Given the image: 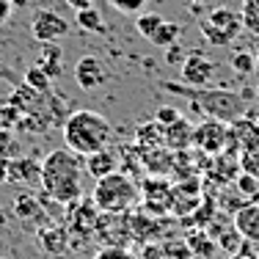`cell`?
I'll return each mask as SVG.
<instances>
[{
    "label": "cell",
    "instance_id": "cell-10",
    "mask_svg": "<svg viewBox=\"0 0 259 259\" xmlns=\"http://www.w3.org/2000/svg\"><path fill=\"white\" fill-rule=\"evenodd\" d=\"M215 75V64L209 58H204L201 53H190L182 64V83L188 85H207L209 77Z\"/></svg>",
    "mask_w": 259,
    "mask_h": 259
},
{
    "label": "cell",
    "instance_id": "cell-18",
    "mask_svg": "<svg viewBox=\"0 0 259 259\" xmlns=\"http://www.w3.org/2000/svg\"><path fill=\"white\" fill-rule=\"evenodd\" d=\"M240 165H243L245 174H251V177H256V180H259V146L240 152Z\"/></svg>",
    "mask_w": 259,
    "mask_h": 259
},
{
    "label": "cell",
    "instance_id": "cell-2",
    "mask_svg": "<svg viewBox=\"0 0 259 259\" xmlns=\"http://www.w3.org/2000/svg\"><path fill=\"white\" fill-rule=\"evenodd\" d=\"M160 89L171 91V94H180L185 100H190L196 108L201 110L209 119H218L224 124H234L237 119L245 116L248 108V97L237 94L229 89H207V85H188V83H171V80H160Z\"/></svg>",
    "mask_w": 259,
    "mask_h": 259
},
{
    "label": "cell",
    "instance_id": "cell-29",
    "mask_svg": "<svg viewBox=\"0 0 259 259\" xmlns=\"http://www.w3.org/2000/svg\"><path fill=\"white\" fill-rule=\"evenodd\" d=\"M66 3H69L75 11H83V9H91V6H94V0H66Z\"/></svg>",
    "mask_w": 259,
    "mask_h": 259
},
{
    "label": "cell",
    "instance_id": "cell-23",
    "mask_svg": "<svg viewBox=\"0 0 259 259\" xmlns=\"http://www.w3.org/2000/svg\"><path fill=\"white\" fill-rule=\"evenodd\" d=\"M28 85H33L36 91H47V85H50V75H45L39 66H33V69H28Z\"/></svg>",
    "mask_w": 259,
    "mask_h": 259
},
{
    "label": "cell",
    "instance_id": "cell-33",
    "mask_svg": "<svg viewBox=\"0 0 259 259\" xmlns=\"http://www.w3.org/2000/svg\"><path fill=\"white\" fill-rule=\"evenodd\" d=\"M256 64H259V55H256Z\"/></svg>",
    "mask_w": 259,
    "mask_h": 259
},
{
    "label": "cell",
    "instance_id": "cell-5",
    "mask_svg": "<svg viewBox=\"0 0 259 259\" xmlns=\"http://www.w3.org/2000/svg\"><path fill=\"white\" fill-rule=\"evenodd\" d=\"M243 17L240 11H232V9H212L204 20L199 22V30L204 36L207 45L212 47H229L240 33H243Z\"/></svg>",
    "mask_w": 259,
    "mask_h": 259
},
{
    "label": "cell",
    "instance_id": "cell-21",
    "mask_svg": "<svg viewBox=\"0 0 259 259\" xmlns=\"http://www.w3.org/2000/svg\"><path fill=\"white\" fill-rule=\"evenodd\" d=\"M254 64H256V58H254V55H248V53H237L232 58V66H234L237 75H248V72H254Z\"/></svg>",
    "mask_w": 259,
    "mask_h": 259
},
{
    "label": "cell",
    "instance_id": "cell-16",
    "mask_svg": "<svg viewBox=\"0 0 259 259\" xmlns=\"http://www.w3.org/2000/svg\"><path fill=\"white\" fill-rule=\"evenodd\" d=\"M240 17H243L245 30L259 36V0H243V6H240Z\"/></svg>",
    "mask_w": 259,
    "mask_h": 259
},
{
    "label": "cell",
    "instance_id": "cell-32",
    "mask_svg": "<svg viewBox=\"0 0 259 259\" xmlns=\"http://www.w3.org/2000/svg\"><path fill=\"white\" fill-rule=\"evenodd\" d=\"M190 3H193V6H199V0H190Z\"/></svg>",
    "mask_w": 259,
    "mask_h": 259
},
{
    "label": "cell",
    "instance_id": "cell-3",
    "mask_svg": "<svg viewBox=\"0 0 259 259\" xmlns=\"http://www.w3.org/2000/svg\"><path fill=\"white\" fill-rule=\"evenodd\" d=\"M110 138H113V124L100 110H75L64 121V141L80 157L108 149Z\"/></svg>",
    "mask_w": 259,
    "mask_h": 259
},
{
    "label": "cell",
    "instance_id": "cell-25",
    "mask_svg": "<svg viewBox=\"0 0 259 259\" xmlns=\"http://www.w3.org/2000/svg\"><path fill=\"white\" fill-rule=\"evenodd\" d=\"M180 116H182V113H177L174 108H160L157 113H155V121H157V124H163V127H165V124H171V121H177Z\"/></svg>",
    "mask_w": 259,
    "mask_h": 259
},
{
    "label": "cell",
    "instance_id": "cell-12",
    "mask_svg": "<svg viewBox=\"0 0 259 259\" xmlns=\"http://www.w3.org/2000/svg\"><path fill=\"white\" fill-rule=\"evenodd\" d=\"M83 168H85V174H91L94 180H102V177L119 171V160H116V152H110V146H108V149H100V152H94V155H85Z\"/></svg>",
    "mask_w": 259,
    "mask_h": 259
},
{
    "label": "cell",
    "instance_id": "cell-19",
    "mask_svg": "<svg viewBox=\"0 0 259 259\" xmlns=\"http://www.w3.org/2000/svg\"><path fill=\"white\" fill-rule=\"evenodd\" d=\"M17 152H20V146H17V141L11 138V133H0V160H14Z\"/></svg>",
    "mask_w": 259,
    "mask_h": 259
},
{
    "label": "cell",
    "instance_id": "cell-17",
    "mask_svg": "<svg viewBox=\"0 0 259 259\" xmlns=\"http://www.w3.org/2000/svg\"><path fill=\"white\" fill-rule=\"evenodd\" d=\"M160 22H163L160 14H141L138 20H135V28H138V33L144 36V39H152V33L160 28Z\"/></svg>",
    "mask_w": 259,
    "mask_h": 259
},
{
    "label": "cell",
    "instance_id": "cell-4",
    "mask_svg": "<svg viewBox=\"0 0 259 259\" xmlns=\"http://www.w3.org/2000/svg\"><path fill=\"white\" fill-rule=\"evenodd\" d=\"M141 190L130 177H124L121 171H113V174L97 180L94 185V207L102 209L105 215H124L135 207Z\"/></svg>",
    "mask_w": 259,
    "mask_h": 259
},
{
    "label": "cell",
    "instance_id": "cell-13",
    "mask_svg": "<svg viewBox=\"0 0 259 259\" xmlns=\"http://www.w3.org/2000/svg\"><path fill=\"white\" fill-rule=\"evenodd\" d=\"M193 130L196 127H190V121L185 119V116H180L177 121H171V124L163 127V138L171 149H185V146L193 144Z\"/></svg>",
    "mask_w": 259,
    "mask_h": 259
},
{
    "label": "cell",
    "instance_id": "cell-9",
    "mask_svg": "<svg viewBox=\"0 0 259 259\" xmlns=\"http://www.w3.org/2000/svg\"><path fill=\"white\" fill-rule=\"evenodd\" d=\"M226 146H237L240 152L259 146V119H254V113H245L243 119L229 124V144Z\"/></svg>",
    "mask_w": 259,
    "mask_h": 259
},
{
    "label": "cell",
    "instance_id": "cell-24",
    "mask_svg": "<svg viewBox=\"0 0 259 259\" xmlns=\"http://www.w3.org/2000/svg\"><path fill=\"white\" fill-rule=\"evenodd\" d=\"M41 61H45V72H47L50 77H58V75H61V66H58V53H55L53 47H50V50H45V58H41Z\"/></svg>",
    "mask_w": 259,
    "mask_h": 259
},
{
    "label": "cell",
    "instance_id": "cell-27",
    "mask_svg": "<svg viewBox=\"0 0 259 259\" xmlns=\"http://www.w3.org/2000/svg\"><path fill=\"white\" fill-rule=\"evenodd\" d=\"M30 209H36L33 199H30V196H20V199H17V215H28Z\"/></svg>",
    "mask_w": 259,
    "mask_h": 259
},
{
    "label": "cell",
    "instance_id": "cell-26",
    "mask_svg": "<svg viewBox=\"0 0 259 259\" xmlns=\"http://www.w3.org/2000/svg\"><path fill=\"white\" fill-rule=\"evenodd\" d=\"M229 259H259V254H256L254 243H243V245H240V248L229 256Z\"/></svg>",
    "mask_w": 259,
    "mask_h": 259
},
{
    "label": "cell",
    "instance_id": "cell-31",
    "mask_svg": "<svg viewBox=\"0 0 259 259\" xmlns=\"http://www.w3.org/2000/svg\"><path fill=\"white\" fill-rule=\"evenodd\" d=\"M254 248H256V254H259V243H254Z\"/></svg>",
    "mask_w": 259,
    "mask_h": 259
},
{
    "label": "cell",
    "instance_id": "cell-8",
    "mask_svg": "<svg viewBox=\"0 0 259 259\" xmlns=\"http://www.w3.org/2000/svg\"><path fill=\"white\" fill-rule=\"evenodd\" d=\"M75 83L83 91H97L108 83V66L97 55H83L75 64Z\"/></svg>",
    "mask_w": 259,
    "mask_h": 259
},
{
    "label": "cell",
    "instance_id": "cell-20",
    "mask_svg": "<svg viewBox=\"0 0 259 259\" xmlns=\"http://www.w3.org/2000/svg\"><path fill=\"white\" fill-rule=\"evenodd\" d=\"M94 259H135V254L127 248H121V245H105V248L97 251Z\"/></svg>",
    "mask_w": 259,
    "mask_h": 259
},
{
    "label": "cell",
    "instance_id": "cell-7",
    "mask_svg": "<svg viewBox=\"0 0 259 259\" xmlns=\"http://www.w3.org/2000/svg\"><path fill=\"white\" fill-rule=\"evenodd\" d=\"M229 144V124L218 119H207L193 130V146H199L204 155H221Z\"/></svg>",
    "mask_w": 259,
    "mask_h": 259
},
{
    "label": "cell",
    "instance_id": "cell-15",
    "mask_svg": "<svg viewBox=\"0 0 259 259\" xmlns=\"http://www.w3.org/2000/svg\"><path fill=\"white\" fill-rule=\"evenodd\" d=\"M77 14V25L89 33H105V22H102V14L91 6V9H83V11H75Z\"/></svg>",
    "mask_w": 259,
    "mask_h": 259
},
{
    "label": "cell",
    "instance_id": "cell-30",
    "mask_svg": "<svg viewBox=\"0 0 259 259\" xmlns=\"http://www.w3.org/2000/svg\"><path fill=\"white\" fill-rule=\"evenodd\" d=\"M11 6H14V9H22V6H28V0H11Z\"/></svg>",
    "mask_w": 259,
    "mask_h": 259
},
{
    "label": "cell",
    "instance_id": "cell-28",
    "mask_svg": "<svg viewBox=\"0 0 259 259\" xmlns=\"http://www.w3.org/2000/svg\"><path fill=\"white\" fill-rule=\"evenodd\" d=\"M11 11H14V6H11V0H0V25H6V22H9Z\"/></svg>",
    "mask_w": 259,
    "mask_h": 259
},
{
    "label": "cell",
    "instance_id": "cell-6",
    "mask_svg": "<svg viewBox=\"0 0 259 259\" xmlns=\"http://www.w3.org/2000/svg\"><path fill=\"white\" fill-rule=\"evenodd\" d=\"M30 33L39 41H45V45H55V41H61L69 33V22L53 9H39L30 17Z\"/></svg>",
    "mask_w": 259,
    "mask_h": 259
},
{
    "label": "cell",
    "instance_id": "cell-1",
    "mask_svg": "<svg viewBox=\"0 0 259 259\" xmlns=\"http://www.w3.org/2000/svg\"><path fill=\"white\" fill-rule=\"evenodd\" d=\"M83 157L72 152L69 146L53 149L41 160V177L39 185L45 193L58 204H75L83 196Z\"/></svg>",
    "mask_w": 259,
    "mask_h": 259
},
{
    "label": "cell",
    "instance_id": "cell-14",
    "mask_svg": "<svg viewBox=\"0 0 259 259\" xmlns=\"http://www.w3.org/2000/svg\"><path fill=\"white\" fill-rule=\"evenodd\" d=\"M180 33H182V25L180 22H168V20H163L160 22V28L152 33V45L155 47H163V50H168L171 45H177V39H180Z\"/></svg>",
    "mask_w": 259,
    "mask_h": 259
},
{
    "label": "cell",
    "instance_id": "cell-11",
    "mask_svg": "<svg viewBox=\"0 0 259 259\" xmlns=\"http://www.w3.org/2000/svg\"><path fill=\"white\" fill-rule=\"evenodd\" d=\"M234 229L245 243H259V204H243L234 212Z\"/></svg>",
    "mask_w": 259,
    "mask_h": 259
},
{
    "label": "cell",
    "instance_id": "cell-22",
    "mask_svg": "<svg viewBox=\"0 0 259 259\" xmlns=\"http://www.w3.org/2000/svg\"><path fill=\"white\" fill-rule=\"evenodd\" d=\"M108 3L113 6L116 11H121V14H138L149 0H108Z\"/></svg>",
    "mask_w": 259,
    "mask_h": 259
}]
</instances>
